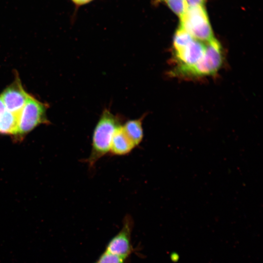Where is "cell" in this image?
Instances as JSON below:
<instances>
[{
    "label": "cell",
    "instance_id": "ba28073f",
    "mask_svg": "<svg viewBox=\"0 0 263 263\" xmlns=\"http://www.w3.org/2000/svg\"><path fill=\"white\" fill-rule=\"evenodd\" d=\"M122 126L116 130L112 138L109 152L112 155H126L136 147L124 132Z\"/></svg>",
    "mask_w": 263,
    "mask_h": 263
},
{
    "label": "cell",
    "instance_id": "4fadbf2b",
    "mask_svg": "<svg viewBox=\"0 0 263 263\" xmlns=\"http://www.w3.org/2000/svg\"><path fill=\"white\" fill-rule=\"evenodd\" d=\"M188 7L203 6L205 0H186Z\"/></svg>",
    "mask_w": 263,
    "mask_h": 263
},
{
    "label": "cell",
    "instance_id": "7a4b0ae2",
    "mask_svg": "<svg viewBox=\"0 0 263 263\" xmlns=\"http://www.w3.org/2000/svg\"><path fill=\"white\" fill-rule=\"evenodd\" d=\"M122 118L105 109L102 112L93 132L92 148L89 157L84 160L93 168L97 162L109 154L113 136L122 125Z\"/></svg>",
    "mask_w": 263,
    "mask_h": 263
},
{
    "label": "cell",
    "instance_id": "6da1fadb",
    "mask_svg": "<svg viewBox=\"0 0 263 263\" xmlns=\"http://www.w3.org/2000/svg\"><path fill=\"white\" fill-rule=\"evenodd\" d=\"M207 42L194 38L179 27L173 38V67L170 75L181 78L186 72L199 63L205 55Z\"/></svg>",
    "mask_w": 263,
    "mask_h": 263
},
{
    "label": "cell",
    "instance_id": "7c38bea8",
    "mask_svg": "<svg viewBox=\"0 0 263 263\" xmlns=\"http://www.w3.org/2000/svg\"><path fill=\"white\" fill-rule=\"evenodd\" d=\"M127 260L105 250L96 262L97 263H126Z\"/></svg>",
    "mask_w": 263,
    "mask_h": 263
},
{
    "label": "cell",
    "instance_id": "277c9868",
    "mask_svg": "<svg viewBox=\"0 0 263 263\" xmlns=\"http://www.w3.org/2000/svg\"><path fill=\"white\" fill-rule=\"evenodd\" d=\"M224 60V50L220 42L215 38L208 41L202 60L186 72L181 77L195 79L215 75L220 69Z\"/></svg>",
    "mask_w": 263,
    "mask_h": 263
},
{
    "label": "cell",
    "instance_id": "52a82bcc",
    "mask_svg": "<svg viewBox=\"0 0 263 263\" xmlns=\"http://www.w3.org/2000/svg\"><path fill=\"white\" fill-rule=\"evenodd\" d=\"M29 94L24 89L19 76L17 75L14 80L0 94L6 109L19 116L25 105Z\"/></svg>",
    "mask_w": 263,
    "mask_h": 263
},
{
    "label": "cell",
    "instance_id": "9c48e42d",
    "mask_svg": "<svg viewBox=\"0 0 263 263\" xmlns=\"http://www.w3.org/2000/svg\"><path fill=\"white\" fill-rule=\"evenodd\" d=\"M145 116L146 114H143L139 118L129 120L122 126L126 135L136 147L139 145L143 139L142 123Z\"/></svg>",
    "mask_w": 263,
    "mask_h": 263
},
{
    "label": "cell",
    "instance_id": "8992f818",
    "mask_svg": "<svg viewBox=\"0 0 263 263\" xmlns=\"http://www.w3.org/2000/svg\"><path fill=\"white\" fill-rule=\"evenodd\" d=\"M134 222L130 215L125 216L119 231L107 244L105 251L128 259L133 251L132 243V233Z\"/></svg>",
    "mask_w": 263,
    "mask_h": 263
},
{
    "label": "cell",
    "instance_id": "30bf717a",
    "mask_svg": "<svg viewBox=\"0 0 263 263\" xmlns=\"http://www.w3.org/2000/svg\"><path fill=\"white\" fill-rule=\"evenodd\" d=\"M19 117L6 110L0 117V134L14 136L18 129Z\"/></svg>",
    "mask_w": 263,
    "mask_h": 263
},
{
    "label": "cell",
    "instance_id": "9a60e30c",
    "mask_svg": "<svg viewBox=\"0 0 263 263\" xmlns=\"http://www.w3.org/2000/svg\"><path fill=\"white\" fill-rule=\"evenodd\" d=\"M6 110L5 107L0 97V117Z\"/></svg>",
    "mask_w": 263,
    "mask_h": 263
},
{
    "label": "cell",
    "instance_id": "5bb4252c",
    "mask_svg": "<svg viewBox=\"0 0 263 263\" xmlns=\"http://www.w3.org/2000/svg\"><path fill=\"white\" fill-rule=\"evenodd\" d=\"M71 1L77 7L87 4L94 0H71Z\"/></svg>",
    "mask_w": 263,
    "mask_h": 263
},
{
    "label": "cell",
    "instance_id": "3957f363",
    "mask_svg": "<svg viewBox=\"0 0 263 263\" xmlns=\"http://www.w3.org/2000/svg\"><path fill=\"white\" fill-rule=\"evenodd\" d=\"M48 106L29 94L19 117L18 129L14 138L21 140L37 126L49 124L46 111Z\"/></svg>",
    "mask_w": 263,
    "mask_h": 263
},
{
    "label": "cell",
    "instance_id": "5b68a950",
    "mask_svg": "<svg viewBox=\"0 0 263 263\" xmlns=\"http://www.w3.org/2000/svg\"><path fill=\"white\" fill-rule=\"evenodd\" d=\"M180 19L179 27L194 38L205 42L215 38L203 6L188 7L186 13Z\"/></svg>",
    "mask_w": 263,
    "mask_h": 263
},
{
    "label": "cell",
    "instance_id": "8fae6325",
    "mask_svg": "<svg viewBox=\"0 0 263 263\" xmlns=\"http://www.w3.org/2000/svg\"><path fill=\"white\" fill-rule=\"evenodd\" d=\"M169 8L179 18L187 11L188 5L186 0H165Z\"/></svg>",
    "mask_w": 263,
    "mask_h": 263
},
{
    "label": "cell",
    "instance_id": "2e32d148",
    "mask_svg": "<svg viewBox=\"0 0 263 263\" xmlns=\"http://www.w3.org/2000/svg\"><path fill=\"white\" fill-rule=\"evenodd\" d=\"M97 263V262H95V263Z\"/></svg>",
    "mask_w": 263,
    "mask_h": 263
},
{
    "label": "cell",
    "instance_id": "e0dca14e",
    "mask_svg": "<svg viewBox=\"0 0 263 263\" xmlns=\"http://www.w3.org/2000/svg\"><path fill=\"white\" fill-rule=\"evenodd\" d=\"M164 0V1H165V0Z\"/></svg>",
    "mask_w": 263,
    "mask_h": 263
}]
</instances>
